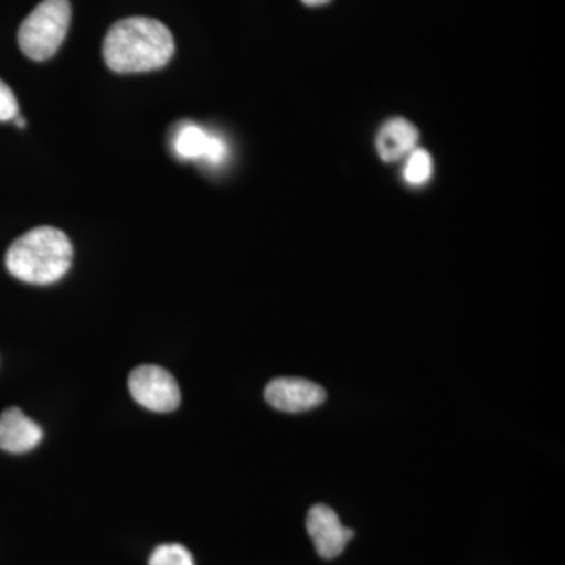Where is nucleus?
Here are the masks:
<instances>
[{
    "label": "nucleus",
    "instance_id": "1",
    "mask_svg": "<svg viewBox=\"0 0 565 565\" xmlns=\"http://www.w3.org/2000/svg\"><path fill=\"white\" fill-rule=\"evenodd\" d=\"M174 54L172 32L161 21L134 17L115 22L103 43V57L115 73L162 68Z\"/></svg>",
    "mask_w": 565,
    "mask_h": 565
},
{
    "label": "nucleus",
    "instance_id": "2",
    "mask_svg": "<svg viewBox=\"0 0 565 565\" xmlns=\"http://www.w3.org/2000/svg\"><path fill=\"white\" fill-rule=\"evenodd\" d=\"M73 245L54 226H39L10 245L6 266L14 278L31 285H52L68 273Z\"/></svg>",
    "mask_w": 565,
    "mask_h": 565
},
{
    "label": "nucleus",
    "instance_id": "3",
    "mask_svg": "<svg viewBox=\"0 0 565 565\" xmlns=\"http://www.w3.org/2000/svg\"><path fill=\"white\" fill-rule=\"evenodd\" d=\"M70 21L68 0H43L22 21L18 32L21 51L32 61H47L62 46L68 32Z\"/></svg>",
    "mask_w": 565,
    "mask_h": 565
},
{
    "label": "nucleus",
    "instance_id": "4",
    "mask_svg": "<svg viewBox=\"0 0 565 565\" xmlns=\"http://www.w3.org/2000/svg\"><path fill=\"white\" fill-rule=\"evenodd\" d=\"M128 385L136 403L148 411L169 414L180 407V385L161 366L141 364L129 375Z\"/></svg>",
    "mask_w": 565,
    "mask_h": 565
},
{
    "label": "nucleus",
    "instance_id": "5",
    "mask_svg": "<svg viewBox=\"0 0 565 565\" xmlns=\"http://www.w3.org/2000/svg\"><path fill=\"white\" fill-rule=\"evenodd\" d=\"M264 397L277 411L300 414L323 404L327 393L321 385L307 379L278 377L266 386Z\"/></svg>",
    "mask_w": 565,
    "mask_h": 565
},
{
    "label": "nucleus",
    "instance_id": "6",
    "mask_svg": "<svg viewBox=\"0 0 565 565\" xmlns=\"http://www.w3.org/2000/svg\"><path fill=\"white\" fill-rule=\"evenodd\" d=\"M307 531L313 539L316 552L323 559L340 556L348 542L355 535L351 527H345L341 523L337 512L326 504H316L308 511Z\"/></svg>",
    "mask_w": 565,
    "mask_h": 565
},
{
    "label": "nucleus",
    "instance_id": "7",
    "mask_svg": "<svg viewBox=\"0 0 565 565\" xmlns=\"http://www.w3.org/2000/svg\"><path fill=\"white\" fill-rule=\"evenodd\" d=\"M43 429L20 408L11 407L0 415V449L11 455L32 451L40 445Z\"/></svg>",
    "mask_w": 565,
    "mask_h": 565
},
{
    "label": "nucleus",
    "instance_id": "8",
    "mask_svg": "<svg viewBox=\"0 0 565 565\" xmlns=\"http://www.w3.org/2000/svg\"><path fill=\"white\" fill-rule=\"evenodd\" d=\"M419 132L411 121L393 118L382 126L375 148L384 162H397L418 148Z\"/></svg>",
    "mask_w": 565,
    "mask_h": 565
},
{
    "label": "nucleus",
    "instance_id": "9",
    "mask_svg": "<svg viewBox=\"0 0 565 565\" xmlns=\"http://www.w3.org/2000/svg\"><path fill=\"white\" fill-rule=\"evenodd\" d=\"M211 132L203 129L202 126L182 125L177 137H174V151L184 161H204L207 148H210Z\"/></svg>",
    "mask_w": 565,
    "mask_h": 565
},
{
    "label": "nucleus",
    "instance_id": "10",
    "mask_svg": "<svg viewBox=\"0 0 565 565\" xmlns=\"http://www.w3.org/2000/svg\"><path fill=\"white\" fill-rule=\"evenodd\" d=\"M403 174L405 182L414 188L427 184L434 174L433 156L423 148H416L405 158Z\"/></svg>",
    "mask_w": 565,
    "mask_h": 565
},
{
    "label": "nucleus",
    "instance_id": "11",
    "mask_svg": "<svg viewBox=\"0 0 565 565\" xmlns=\"http://www.w3.org/2000/svg\"><path fill=\"white\" fill-rule=\"evenodd\" d=\"M150 565H193V557L185 546L163 544L152 552Z\"/></svg>",
    "mask_w": 565,
    "mask_h": 565
},
{
    "label": "nucleus",
    "instance_id": "12",
    "mask_svg": "<svg viewBox=\"0 0 565 565\" xmlns=\"http://www.w3.org/2000/svg\"><path fill=\"white\" fill-rule=\"evenodd\" d=\"M20 115L17 96L11 92L9 85L0 79V121H10Z\"/></svg>",
    "mask_w": 565,
    "mask_h": 565
},
{
    "label": "nucleus",
    "instance_id": "13",
    "mask_svg": "<svg viewBox=\"0 0 565 565\" xmlns=\"http://www.w3.org/2000/svg\"><path fill=\"white\" fill-rule=\"evenodd\" d=\"M226 158H228V145H226L222 137L212 134L210 148H207L204 161L210 163V166H221V163L226 161Z\"/></svg>",
    "mask_w": 565,
    "mask_h": 565
},
{
    "label": "nucleus",
    "instance_id": "14",
    "mask_svg": "<svg viewBox=\"0 0 565 565\" xmlns=\"http://www.w3.org/2000/svg\"><path fill=\"white\" fill-rule=\"evenodd\" d=\"M300 2L308 7H321L326 6V3H329L330 0H300Z\"/></svg>",
    "mask_w": 565,
    "mask_h": 565
},
{
    "label": "nucleus",
    "instance_id": "15",
    "mask_svg": "<svg viewBox=\"0 0 565 565\" xmlns=\"http://www.w3.org/2000/svg\"><path fill=\"white\" fill-rule=\"evenodd\" d=\"M14 121H17L18 128H24L25 121L24 118L20 117V115H18V117L14 118Z\"/></svg>",
    "mask_w": 565,
    "mask_h": 565
}]
</instances>
